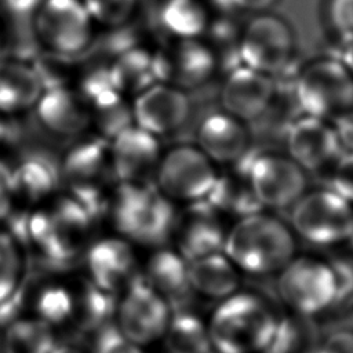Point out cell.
Instances as JSON below:
<instances>
[{"label": "cell", "instance_id": "816d5d0a", "mask_svg": "<svg viewBox=\"0 0 353 353\" xmlns=\"http://www.w3.org/2000/svg\"><path fill=\"white\" fill-rule=\"evenodd\" d=\"M263 353H273V352H269V350H266V352H263Z\"/></svg>", "mask_w": 353, "mask_h": 353}, {"label": "cell", "instance_id": "52a82bcc", "mask_svg": "<svg viewBox=\"0 0 353 353\" xmlns=\"http://www.w3.org/2000/svg\"><path fill=\"white\" fill-rule=\"evenodd\" d=\"M290 226L316 247H338L353 237V204L323 186L306 190L290 208Z\"/></svg>", "mask_w": 353, "mask_h": 353}, {"label": "cell", "instance_id": "cb8c5ba5", "mask_svg": "<svg viewBox=\"0 0 353 353\" xmlns=\"http://www.w3.org/2000/svg\"><path fill=\"white\" fill-rule=\"evenodd\" d=\"M141 277L174 307L183 306L193 295L189 262L170 244L149 250L141 265Z\"/></svg>", "mask_w": 353, "mask_h": 353}, {"label": "cell", "instance_id": "f1b7e54d", "mask_svg": "<svg viewBox=\"0 0 353 353\" xmlns=\"http://www.w3.org/2000/svg\"><path fill=\"white\" fill-rule=\"evenodd\" d=\"M44 91L40 73L22 61L0 62V113L4 116L34 108Z\"/></svg>", "mask_w": 353, "mask_h": 353}, {"label": "cell", "instance_id": "ab89813d", "mask_svg": "<svg viewBox=\"0 0 353 353\" xmlns=\"http://www.w3.org/2000/svg\"><path fill=\"white\" fill-rule=\"evenodd\" d=\"M90 353H146L143 347L124 338L113 323L102 327L94 334Z\"/></svg>", "mask_w": 353, "mask_h": 353}, {"label": "cell", "instance_id": "f546056e", "mask_svg": "<svg viewBox=\"0 0 353 353\" xmlns=\"http://www.w3.org/2000/svg\"><path fill=\"white\" fill-rule=\"evenodd\" d=\"M11 190L15 204H23L32 210L55 196L59 176L46 160L32 157L21 161L10 170Z\"/></svg>", "mask_w": 353, "mask_h": 353}, {"label": "cell", "instance_id": "f6af8a7d", "mask_svg": "<svg viewBox=\"0 0 353 353\" xmlns=\"http://www.w3.org/2000/svg\"><path fill=\"white\" fill-rule=\"evenodd\" d=\"M280 0H225V3L237 12L248 14H261L270 11L274 4Z\"/></svg>", "mask_w": 353, "mask_h": 353}, {"label": "cell", "instance_id": "bcb514c9", "mask_svg": "<svg viewBox=\"0 0 353 353\" xmlns=\"http://www.w3.org/2000/svg\"><path fill=\"white\" fill-rule=\"evenodd\" d=\"M339 47H341V54L336 57L341 58V61L346 65V68L349 69V72L353 76V43L343 44Z\"/></svg>", "mask_w": 353, "mask_h": 353}, {"label": "cell", "instance_id": "681fc988", "mask_svg": "<svg viewBox=\"0 0 353 353\" xmlns=\"http://www.w3.org/2000/svg\"><path fill=\"white\" fill-rule=\"evenodd\" d=\"M0 353H3V328L0 327Z\"/></svg>", "mask_w": 353, "mask_h": 353}, {"label": "cell", "instance_id": "d4e9b609", "mask_svg": "<svg viewBox=\"0 0 353 353\" xmlns=\"http://www.w3.org/2000/svg\"><path fill=\"white\" fill-rule=\"evenodd\" d=\"M226 219H240L263 210L252 190L244 165L239 161L218 171L216 179L205 197Z\"/></svg>", "mask_w": 353, "mask_h": 353}, {"label": "cell", "instance_id": "3957f363", "mask_svg": "<svg viewBox=\"0 0 353 353\" xmlns=\"http://www.w3.org/2000/svg\"><path fill=\"white\" fill-rule=\"evenodd\" d=\"M106 210L114 233L137 248L170 244L178 208L152 182H117Z\"/></svg>", "mask_w": 353, "mask_h": 353}, {"label": "cell", "instance_id": "9c48e42d", "mask_svg": "<svg viewBox=\"0 0 353 353\" xmlns=\"http://www.w3.org/2000/svg\"><path fill=\"white\" fill-rule=\"evenodd\" d=\"M218 171L196 143H176L163 150L152 183L176 207L186 205L205 200Z\"/></svg>", "mask_w": 353, "mask_h": 353}, {"label": "cell", "instance_id": "ba28073f", "mask_svg": "<svg viewBox=\"0 0 353 353\" xmlns=\"http://www.w3.org/2000/svg\"><path fill=\"white\" fill-rule=\"evenodd\" d=\"M298 50L292 25L272 11L254 14L241 25L239 36L240 63L276 79L284 74Z\"/></svg>", "mask_w": 353, "mask_h": 353}, {"label": "cell", "instance_id": "1f68e13d", "mask_svg": "<svg viewBox=\"0 0 353 353\" xmlns=\"http://www.w3.org/2000/svg\"><path fill=\"white\" fill-rule=\"evenodd\" d=\"M165 353H211L205 317L179 306L172 314L161 339Z\"/></svg>", "mask_w": 353, "mask_h": 353}, {"label": "cell", "instance_id": "ffe728a7", "mask_svg": "<svg viewBox=\"0 0 353 353\" xmlns=\"http://www.w3.org/2000/svg\"><path fill=\"white\" fill-rule=\"evenodd\" d=\"M285 153L306 172H324L341 156L331 121L301 113L285 130Z\"/></svg>", "mask_w": 353, "mask_h": 353}, {"label": "cell", "instance_id": "5b68a950", "mask_svg": "<svg viewBox=\"0 0 353 353\" xmlns=\"http://www.w3.org/2000/svg\"><path fill=\"white\" fill-rule=\"evenodd\" d=\"M294 98L301 113L334 121L353 110V76L336 55L307 61L295 73Z\"/></svg>", "mask_w": 353, "mask_h": 353}, {"label": "cell", "instance_id": "60d3db41", "mask_svg": "<svg viewBox=\"0 0 353 353\" xmlns=\"http://www.w3.org/2000/svg\"><path fill=\"white\" fill-rule=\"evenodd\" d=\"M324 174L327 176L325 188L353 204V157L339 156Z\"/></svg>", "mask_w": 353, "mask_h": 353}, {"label": "cell", "instance_id": "f35d334b", "mask_svg": "<svg viewBox=\"0 0 353 353\" xmlns=\"http://www.w3.org/2000/svg\"><path fill=\"white\" fill-rule=\"evenodd\" d=\"M336 276V294L332 306L324 314L343 320L353 316V258H330Z\"/></svg>", "mask_w": 353, "mask_h": 353}, {"label": "cell", "instance_id": "d6a6232c", "mask_svg": "<svg viewBox=\"0 0 353 353\" xmlns=\"http://www.w3.org/2000/svg\"><path fill=\"white\" fill-rule=\"evenodd\" d=\"M1 328L3 353H51L58 345L57 330L30 314H19Z\"/></svg>", "mask_w": 353, "mask_h": 353}, {"label": "cell", "instance_id": "74e56055", "mask_svg": "<svg viewBox=\"0 0 353 353\" xmlns=\"http://www.w3.org/2000/svg\"><path fill=\"white\" fill-rule=\"evenodd\" d=\"M321 21L338 46L353 43V0H323Z\"/></svg>", "mask_w": 353, "mask_h": 353}, {"label": "cell", "instance_id": "e0dca14e", "mask_svg": "<svg viewBox=\"0 0 353 353\" xmlns=\"http://www.w3.org/2000/svg\"><path fill=\"white\" fill-rule=\"evenodd\" d=\"M131 109L134 124L161 139L188 123L192 102L186 91L157 81L131 99Z\"/></svg>", "mask_w": 353, "mask_h": 353}, {"label": "cell", "instance_id": "f5cc1de1", "mask_svg": "<svg viewBox=\"0 0 353 353\" xmlns=\"http://www.w3.org/2000/svg\"><path fill=\"white\" fill-rule=\"evenodd\" d=\"M0 44H1V34H0Z\"/></svg>", "mask_w": 353, "mask_h": 353}, {"label": "cell", "instance_id": "ee69618b", "mask_svg": "<svg viewBox=\"0 0 353 353\" xmlns=\"http://www.w3.org/2000/svg\"><path fill=\"white\" fill-rule=\"evenodd\" d=\"M14 205L10 168L0 161V223L11 214Z\"/></svg>", "mask_w": 353, "mask_h": 353}, {"label": "cell", "instance_id": "2e32d148", "mask_svg": "<svg viewBox=\"0 0 353 353\" xmlns=\"http://www.w3.org/2000/svg\"><path fill=\"white\" fill-rule=\"evenodd\" d=\"M228 230V219L208 201L201 200L178 210L170 245L192 262L223 252Z\"/></svg>", "mask_w": 353, "mask_h": 353}, {"label": "cell", "instance_id": "c3c4849f", "mask_svg": "<svg viewBox=\"0 0 353 353\" xmlns=\"http://www.w3.org/2000/svg\"><path fill=\"white\" fill-rule=\"evenodd\" d=\"M10 141V127L7 124L6 116L0 113V149H3Z\"/></svg>", "mask_w": 353, "mask_h": 353}, {"label": "cell", "instance_id": "4fadbf2b", "mask_svg": "<svg viewBox=\"0 0 353 353\" xmlns=\"http://www.w3.org/2000/svg\"><path fill=\"white\" fill-rule=\"evenodd\" d=\"M61 178L70 196L90 210L105 200L108 182L113 178L109 141L97 135L80 139L63 156Z\"/></svg>", "mask_w": 353, "mask_h": 353}, {"label": "cell", "instance_id": "7a4b0ae2", "mask_svg": "<svg viewBox=\"0 0 353 353\" xmlns=\"http://www.w3.org/2000/svg\"><path fill=\"white\" fill-rule=\"evenodd\" d=\"M223 254L241 274L276 276L298 254V239L287 221L261 210L233 221Z\"/></svg>", "mask_w": 353, "mask_h": 353}, {"label": "cell", "instance_id": "8d00e7d4", "mask_svg": "<svg viewBox=\"0 0 353 353\" xmlns=\"http://www.w3.org/2000/svg\"><path fill=\"white\" fill-rule=\"evenodd\" d=\"M94 23L106 28H123L135 15L139 0H81Z\"/></svg>", "mask_w": 353, "mask_h": 353}, {"label": "cell", "instance_id": "d6986e66", "mask_svg": "<svg viewBox=\"0 0 353 353\" xmlns=\"http://www.w3.org/2000/svg\"><path fill=\"white\" fill-rule=\"evenodd\" d=\"M76 88L90 112L91 127L97 128L99 137L109 141L134 124L131 99L113 85L108 66L85 73Z\"/></svg>", "mask_w": 353, "mask_h": 353}, {"label": "cell", "instance_id": "44dd1931", "mask_svg": "<svg viewBox=\"0 0 353 353\" xmlns=\"http://www.w3.org/2000/svg\"><path fill=\"white\" fill-rule=\"evenodd\" d=\"M161 139L137 127L124 128L109 139L113 178L117 182H152L163 153Z\"/></svg>", "mask_w": 353, "mask_h": 353}, {"label": "cell", "instance_id": "ac0fdd59", "mask_svg": "<svg viewBox=\"0 0 353 353\" xmlns=\"http://www.w3.org/2000/svg\"><path fill=\"white\" fill-rule=\"evenodd\" d=\"M276 97V79L244 65L226 72L219 91L221 109L247 124L266 114Z\"/></svg>", "mask_w": 353, "mask_h": 353}, {"label": "cell", "instance_id": "f907efd6", "mask_svg": "<svg viewBox=\"0 0 353 353\" xmlns=\"http://www.w3.org/2000/svg\"><path fill=\"white\" fill-rule=\"evenodd\" d=\"M347 244H352V247H353V237H352V239H350V241H349V243H347Z\"/></svg>", "mask_w": 353, "mask_h": 353}, {"label": "cell", "instance_id": "8992f818", "mask_svg": "<svg viewBox=\"0 0 353 353\" xmlns=\"http://www.w3.org/2000/svg\"><path fill=\"white\" fill-rule=\"evenodd\" d=\"M274 277L284 310L319 319L334 303L336 276L330 258L296 254Z\"/></svg>", "mask_w": 353, "mask_h": 353}, {"label": "cell", "instance_id": "4dcf8cb0", "mask_svg": "<svg viewBox=\"0 0 353 353\" xmlns=\"http://www.w3.org/2000/svg\"><path fill=\"white\" fill-rule=\"evenodd\" d=\"M19 301L21 307H26V312L22 314H30L57 331L72 325L74 314V288L70 284L54 280L44 281L34 288L28 302L22 301V298Z\"/></svg>", "mask_w": 353, "mask_h": 353}, {"label": "cell", "instance_id": "db71d44e", "mask_svg": "<svg viewBox=\"0 0 353 353\" xmlns=\"http://www.w3.org/2000/svg\"><path fill=\"white\" fill-rule=\"evenodd\" d=\"M0 1H6V0H0Z\"/></svg>", "mask_w": 353, "mask_h": 353}, {"label": "cell", "instance_id": "277c9868", "mask_svg": "<svg viewBox=\"0 0 353 353\" xmlns=\"http://www.w3.org/2000/svg\"><path fill=\"white\" fill-rule=\"evenodd\" d=\"M92 212L70 194H55L32 210L28 233L33 247L52 262H69L90 244Z\"/></svg>", "mask_w": 353, "mask_h": 353}, {"label": "cell", "instance_id": "8fae6325", "mask_svg": "<svg viewBox=\"0 0 353 353\" xmlns=\"http://www.w3.org/2000/svg\"><path fill=\"white\" fill-rule=\"evenodd\" d=\"M172 306L141 276L116 296L113 324L132 343L146 349L161 342Z\"/></svg>", "mask_w": 353, "mask_h": 353}, {"label": "cell", "instance_id": "9a60e30c", "mask_svg": "<svg viewBox=\"0 0 353 353\" xmlns=\"http://www.w3.org/2000/svg\"><path fill=\"white\" fill-rule=\"evenodd\" d=\"M83 256L85 280L108 294L117 296L141 276L137 247L116 233L90 241Z\"/></svg>", "mask_w": 353, "mask_h": 353}, {"label": "cell", "instance_id": "b9f144b4", "mask_svg": "<svg viewBox=\"0 0 353 353\" xmlns=\"http://www.w3.org/2000/svg\"><path fill=\"white\" fill-rule=\"evenodd\" d=\"M310 353H353V332L342 330L321 336Z\"/></svg>", "mask_w": 353, "mask_h": 353}, {"label": "cell", "instance_id": "484cf974", "mask_svg": "<svg viewBox=\"0 0 353 353\" xmlns=\"http://www.w3.org/2000/svg\"><path fill=\"white\" fill-rule=\"evenodd\" d=\"M241 273L223 254L216 252L189 262L192 294L218 302L241 288Z\"/></svg>", "mask_w": 353, "mask_h": 353}, {"label": "cell", "instance_id": "7bdbcfd3", "mask_svg": "<svg viewBox=\"0 0 353 353\" xmlns=\"http://www.w3.org/2000/svg\"><path fill=\"white\" fill-rule=\"evenodd\" d=\"M331 123L334 125L339 154L353 157V110Z\"/></svg>", "mask_w": 353, "mask_h": 353}, {"label": "cell", "instance_id": "d590c367", "mask_svg": "<svg viewBox=\"0 0 353 353\" xmlns=\"http://www.w3.org/2000/svg\"><path fill=\"white\" fill-rule=\"evenodd\" d=\"M26 274V258L19 241L0 228V313L17 301Z\"/></svg>", "mask_w": 353, "mask_h": 353}, {"label": "cell", "instance_id": "836d02e7", "mask_svg": "<svg viewBox=\"0 0 353 353\" xmlns=\"http://www.w3.org/2000/svg\"><path fill=\"white\" fill-rule=\"evenodd\" d=\"M73 288L74 314L70 328L94 335L102 327L113 323L116 295L97 288L88 280L73 285Z\"/></svg>", "mask_w": 353, "mask_h": 353}, {"label": "cell", "instance_id": "7c38bea8", "mask_svg": "<svg viewBox=\"0 0 353 353\" xmlns=\"http://www.w3.org/2000/svg\"><path fill=\"white\" fill-rule=\"evenodd\" d=\"M33 30L48 51L73 57L88 48L94 22L81 0H40L33 14Z\"/></svg>", "mask_w": 353, "mask_h": 353}, {"label": "cell", "instance_id": "5bb4252c", "mask_svg": "<svg viewBox=\"0 0 353 353\" xmlns=\"http://www.w3.org/2000/svg\"><path fill=\"white\" fill-rule=\"evenodd\" d=\"M159 81L183 91L205 85L221 70L219 62L204 37L167 39L154 50Z\"/></svg>", "mask_w": 353, "mask_h": 353}, {"label": "cell", "instance_id": "e575fe53", "mask_svg": "<svg viewBox=\"0 0 353 353\" xmlns=\"http://www.w3.org/2000/svg\"><path fill=\"white\" fill-rule=\"evenodd\" d=\"M320 339L317 319L284 310L280 312L268 350L273 353H310Z\"/></svg>", "mask_w": 353, "mask_h": 353}, {"label": "cell", "instance_id": "7dc6e473", "mask_svg": "<svg viewBox=\"0 0 353 353\" xmlns=\"http://www.w3.org/2000/svg\"><path fill=\"white\" fill-rule=\"evenodd\" d=\"M51 353H90V350H85L84 347L72 342H66V343L58 342V345L52 349Z\"/></svg>", "mask_w": 353, "mask_h": 353}, {"label": "cell", "instance_id": "603a6c76", "mask_svg": "<svg viewBox=\"0 0 353 353\" xmlns=\"http://www.w3.org/2000/svg\"><path fill=\"white\" fill-rule=\"evenodd\" d=\"M34 109L43 127L55 135L77 137L91 127L90 112L76 87L44 88Z\"/></svg>", "mask_w": 353, "mask_h": 353}, {"label": "cell", "instance_id": "30bf717a", "mask_svg": "<svg viewBox=\"0 0 353 353\" xmlns=\"http://www.w3.org/2000/svg\"><path fill=\"white\" fill-rule=\"evenodd\" d=\"M244 165L252 190L263 210L291 208L307 190V175L287 153L276 150L248 152Z\"/></svg>", "mask_w": 353, "mask_h": 353}, {"label": "cell", "instance_id": "7402d4cb", "mask_svg": "<svg viewBox=\"0 0 353 353\" xmlns=\"http://www.w3.org/2000/svg\"><path fill=\"white\" fill-rule=\"evenodd\" d=\"M196 145L216 167H229L250 152L251 132L247 123L221 109L200 120Z\"/></svg>", "mask_w": 353, "mask_h": 353}, {"label": "cell", "instance_id": "4316f807", "mask_svg": "<svg viewBox=\"0 0 353 353\" xmlns=\"http://www.w3.org/2000/svg\"><path fill=\"white\" fill-rule=\"evenodd\" d=\"M211 14L208 0H159L154 22L167 39L204 37Z\"/></svg>", "mask_w": 353, "mask_h": 353}, {"label": "cell", "instance_id": "6da1fadb", "mask_svg": "<svg viewBox=\"0 0 353 353\" xmlns=\"http://www.w3.org/2000/svg\"><path fill=\"white\" fill-rule=\"evenodd\" d=\"M280 312L263 294L240 288L215 302L205 317L214 353H263L274 335Z\"/></svg>", "mask_w": 353, "mask_h": 353}, {"label": "cell", "instance_id": "83f0119b", "mask_svg": "<svg viewBox=\"0 0 353 353\" xmlns=\"http://www.w3.org/2000/svg\"><path fill=\"white\" fill-rule=\"evenodd\" d=\"M108 70L117 91L130 99L159 81L154 50L139 44L120 50Z\"/></svg>", "mask_w": 353, "mask_h": 353}]
</instances>
